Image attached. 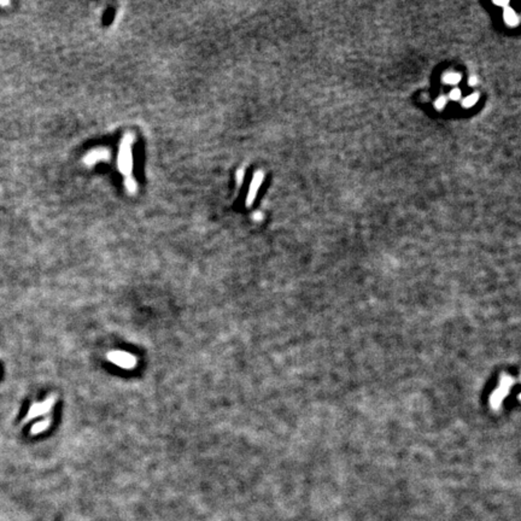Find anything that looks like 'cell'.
<instances>
[{"label":"cell","instance_id":"obj_1","mask_svg":"<svg viewBox=\"0 0 521 521\" xmlns=\"http://www.w3.org/2000/svg\"><path fill=\"white\" fill-rule=\"evenodd\" d=\"M108 360L113 364L125 369H133L137 365V359L134 355L126 351H111L108 354Z\"/></svg>","mask_w":521,"mask_h":521},{"label":"cell","instance_id":"obj_2","mask_svg":"<svg viewBox=\"0 0 521 521\" xmlns=\"http://www.w3.org/2000/svg\"><path fill=\"white\" fill-rule=\"evenodd\" d=\"M262 180H263V173L258 172L257 174L255 175V177H253V184H251L250 193H249V198H248V205H250V204L253 202V199H255L256 193H257V189H260V186L262 184Z\"/></svg>","mask_w":521,"mask_h":521},{"label":"cell","instance_id":"obj_3","mask_svg":"<svg viewBox=\"0 0 521 521\" xmlns=\"http://www.w3.org/2000/svg\"><path fill=\"white\" fill-rule=\"evenodd\" d=\"M53 402H54V398L52 397V398L47 399V401H45L44 403L35 404V407H33V408H32L31 417L40 415V414H44V413H46V411L50 410L51 407H52V404H53Z\"/></svg>","mask_w":521,"mask_h":521},{"label":"cell","instance_id":"obj_4","mask_svg":"<svg viewBox=\"0 0 521 521\" xmlns=\"http://www.w3.org/2000/svg\"><path fill=\"white\" fill-rule=\"evenodd\" d=\"M505 21L507 22V24H509V26H518V24H519V17L515 14L514 10H512L510 7H505Z\"/></svg>","mask_w":521,"mask_h":521},{"label":"cell","instance_id":"obj_5","mask_svg":"<svg viewBox=\"0 0 521 521\" xmlns=\"http://www.w3.org/2000/svg\"><path fill=\"white\" fill-rule=\"evenodd\" d=\"M461 81V75L458 73H446L445 75H443V82L448 83V85H456Z\"/></svg>","mask_w":521,"mask_h":521},{"label":"cell","instance_id":"obj_6","mask_svg":"<svg viewBox=\"0 0 521 521\" xmlns=\"http://www.w3.org/2000/svg\"><path fill=\"white\" fill-rule=\"evenodd\" d=\"M478 99H479V93H473V95H468L467 98H465V99H463L462 106H463V108H466V109L471 108V106H473L476 102H478Z\"/></svg>","mask_w":521,"mask_h":521},{"label":"cell","instance_id":"obj_7","mask_svg":"<svg viewBox=\"0 0 521 521\" xmlns=\"http://www.w3.org/2000/svg\"><path fill=\"white\" fill-rule=\"evenodd\" d=\"M48 426H50V421H48V420H45V421L40 422V424H36V426H34L32 431H33V433H38V432H41V431H44V429L47 428Z\"/></svg>","mask_w":521,"mask_h":521},{"label":"cell","instance_id":"obj_8","mask_svg":"<svg viewBox=\"0 0 521 521\" xmlns=\"http://www.w3.org/2000/svg\"><path fill=\"white\" fill-rule=\"evenodd\" d=\"M445 105H446V98L443 97V95H441V97L436 100V103H434V106H436L437 110H442V109H444V106Z\"/></svg>","mask_w":521,"mask_h":521},{"label":"cell","instance_id":"obj_9","mask_svg":"<svg viewBox=\"0 0 521 521\" xmlns=\"http://www.w3.org/2000/svg\"><path fill=\"white\" fill-rule=\"evenodd\" d=\"M449 98L451 100H458L461 98V91L458 88H454L450 92V95H449Z\"/></svg>","mask_w":521,"mask_h":521},{"label":"cell","instance_id":"obj_10","mask_svg":"<svg viewBox=\"0 0 521 521\" xmlns=\"http://www.w3.org/2000/svg\"><path fill=\"white\" fill-rule=\"evenodd\" d=\"M468 83H469V86H475L476 83H478V79H476V76H471L468 80Z\"/></svg>","mask_w":521,"mask_h":521},{"label":"cell","instance_id":"obj_11","mask_svg":"<svg viewBox=\"0 0 521 521\" xmlns=\"http://www.w3.org/2000/svg\"><path fill=\"white\" fill-rule=\"evenodd\" d=\"M496 5H500V6H507L508 1H495Z\"/></svg>","mask_w":521,"mask_h":521}]
</instances>
